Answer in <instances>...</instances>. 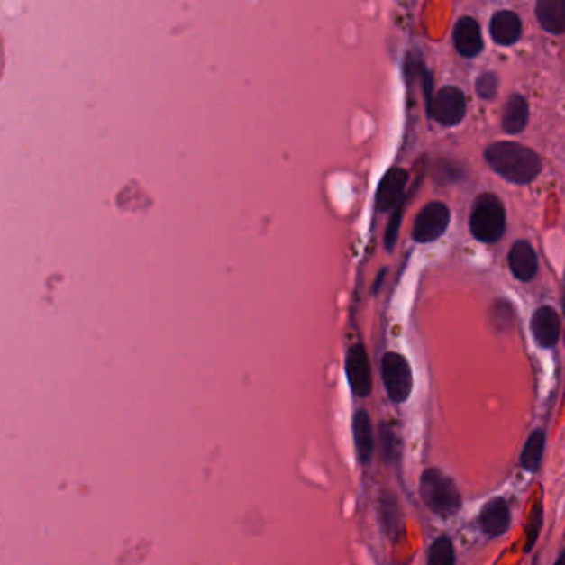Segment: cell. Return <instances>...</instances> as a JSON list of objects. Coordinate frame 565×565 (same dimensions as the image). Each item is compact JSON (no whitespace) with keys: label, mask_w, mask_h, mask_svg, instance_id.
I'll list each match as a JSON object with an SVG mask.
<instances>
[{"label":"cell","mask_w":565,"mask_h":565,"mask_svg":"<svg viewBox=\"0 0 565 565\" xmlns=\"http://www.w3.org/2000/svg\"><path fill=\"white\" fill-rule=\"evenodd\" d=\"M486 161L497 175L515 185L531 183L542 169L537 153L517 143L491 144L486 150Z\"/></svg>","instance_id":"cell-1"},{"label":"cell","mask_w":565,"mask_h":565,"mask_svg":"<svg viewBox=\"0 0 565 565\" xmlns=\"http://www.w3.org/2000/svg\"><path fill=\"white\" fill-rule=\"evenodd\" d=\"M423 503L440 517H451L461 509V494L448 474L436 468L426 469L420 481Z\"/></svg>","instance_id":"cell-2"},{"label":"cell","mask_w":565,"mask_h":565,"mask_svg":"<svg viewBox=\"0 0 565 565\" xmlns=\"http://www.w3.org/2000/svg\"><path fill=\"white\" fill-rule=\"evenodd\" d=\"M469 226L473 236L481 242L493 244L499 241L506 227V211L501 199L491 193L478 196L474 201Z\"/></svg>","instance_id":"cell-3"},{"label":"cell","mask_w":565,"mask_h":565,"mask_svg":"<svg viewBox=\"0 0 565 565\" xmlns=\"http://www.w3.org/2000/svg\"><path fill=\"white\" fill-rule=\"evenodd\" d=\"M381 378L387 393L395 403L410 398L413 390V373L410 363L400 353H387L381 360Z\"/></svg>","instance_id":"cell-4"},{"label":"cell","mask_w":565,"mask_h":565,"mask_svg":"<svg viewBox=\"0 0 565 565\" xmlns=\"http://www.w3.org/2000/svg\"><path fill=\"white\" fill-rule=\"evenodd\" d=\"M450 224V209L442 203L424 205L413 226V239L416 242H432L444 234Z\"/></svg>","instance_id":"cell-5"},{"label":"cell","mask_w":565,"mask_h":565,"mask_svg":"<svg viewBox=\"0 0 565 565\" xmlns=\"http://www.w3.org/2000/svg\"><path fill=\"white\" fill-rule=\"evenodd\" d=\"M345 373L349 378L350 388L357 396L365 398L370 395L371 385H373L370 360L363 345L357 343L350 347L347 359H345Z\"/></svg>","instance_id":"cell-6"},{"label":"cell","mask_w":565,"mask_h":565,"mask_svg":"<svg viewBox=\"0 0 565 565\" xmlns=\"http://www.w3.org/2000/svg\"><path fill=\"white\" fill-rule=\"evenodd\" d=\"M430 114L444 126L458 124L466 114V98L460 88L444 87L432 100Z\"/></svg>","instance_id":"cell-7"},{"label":"cell","mask_w":565,"mask_h":565,"mask_svg":"<svg viewBox=\"0 0 565 565\" xmlns=\"http://www.w3.org/2000/svg\"><path fill=\"white\" fill-rule=\"evenodd\" d=\"M408 181V173L403 168H391L381 178L377 191V207L381 213L398 207L403 203V193Z\"/></svg>","instance_id":"cell-8"},{"label":"cell","mask_w":565,"mask_h":565,"mask_svg":"<svg viewBox=\"0 0 565 565\" xmlns=\"http://www.w3.org/2000/svg\"><path fill=\"white\" fill-rule=\"evenodd\" d=\"M479 524L483 533L491 537H499L509 529L511 513H509V506L503 497H493L491 501L484 504L479 514Z\"/></svg>","instance_id":"cell-9"},{"label":"cell","mask_w":565,"mask_h":565,"mask_svg":"<svg viewBox=\"0 0 565 565\" xmlns=\"http://www.w3.org/2000/svg\"><path fill=\"white\" fill-rule=\"evenodd\" d=\"M353 442L357 458L361 464H369L375 451V438H373V426H371L370 415L365 410H359L353 415Z\"/></svg>","instance_id":"cell-10"},{"label":"cell","mask_w":565,"mask_h":565,"mask_svg":"<svg viewBox=\"0 0 565 565\" xmlns=\"http://www.w3.org/2000/svg\"><path fill=\"white\" fill-rule=\"evenodd\" d=\"M531 329L534 333V339L541 347H554L560 337V319L554 308L541 307L534 314Z\"/></svg>","instance_id":"cell-11"},{"label":"cell","mask_w":565,"mask_h":565,"mask_svg":"<svg viewBox=\"0 0 565 565\" xmlns=\"http://www.w3.org/2000/svg\"><path fill=\"white\" fill-rule=\"evenodd\" d=\"M454 45L462 57H476L483 50V35L478 22L462 17L454 27Z\"/></svg>","instance_id":"cell-12"},{"label":"cell","mask_w":565,"mask_h":565,"mask_svg":"<svg viewBox=\"0 0 565 565\" xmlns=\"http://www.w3.org/2000/svg\"><path fill=\"white\" fill-rule=\"evenodd\" d=\"M509 268L519 280H531L537 274V257L534 249L525 242L517 241L509 252Z\"/></svg>","instance_id":"cell-13"},{"label":"cell","mask_w":565,"mask_h":565,"mask_svg":"<svg viewBox=\"0 0 565 565\" xmlns=\"http://www.w3.org/2000/svg\"><path fill=\"white\" fill-rule=\"evenodd\" d=\"M523 33L521 19L511 11L497 12L491 21V35L499 45H513Z\"/></svg>","instance_id":"cell-14"},{"label":"cell","mask_w":565,"mask_h":565,"mask_svg":"<svg viewBox=\"0 0 565 565\" xmlns=\"http://www.w3.org/2000/svg\"><path fill=\"white\" fill-rule=\"evenodd\" d=\"M537 21L551 33L565 32V0H541L535 7Z\"/></svg>","instance_id":"cell-15"},{"label":"cell","mask_w":565,"mask_h":565,"mask_svg":"<svg viewBox=\"0 0 565 565\" xmlns=\"http://www.w3.org/2000/svg\"><path fill=\"white\" fill-rule=\"evenodd\" d=\"M527 118H529L527 100L521 95H513L504 108V132L509 134L521 133L527 124Z\"/></svg>","instance_id":"cell-16"},{"label":"cell","mask_w":565,"mask_h":565,"mask_svg":"<svg viewBox=\"0 0 565 565\" xmlns=\"http://www.w3.org/2000/svg\"><path fill=\"white\" fill-rule=\"evenodd\" d=\"M545 448V434L541 430H535L524 444V450L521 452V464L525 471L535 473L542 462V454Z\"/></svg>","instance_id":"cell-17"},{"label":"cell","mask_w":565,"mask_h":565,"mask_svg":"<svg viewBox=\"0 0 565 565\" xmlns=\"http://www.w3.org/2000/svg\"><path fill=\"white\" fill-rule=\"evenodd\" d=\"M381 524L390 537H396L401 531V511L393 494H383L380 501Z\"/></svg>","instance_id":"cell-18"},{"label":"cell","mask_w":565,"mask_h":565,"mask_svg":"<svg viewBox=\"0 0 565 565\" xmlns=\"http://www.w3.org/2000/svg\"><path fill=\"white\" fill-rule=\"evenodd\" d=\"M428 565H454V549L448 537H438L428 555Z\"/></svg>","instance_id":"cell-19"},{"label":"cell","mask_w":565,"mask_h":565,"mask_svg":"<svg viewBox=\"0 0 565 565\" xmlns=\"http://www.w3.org/2000/svg\"><path fill=\"white\" fill-rule=\"evenodd\" d=\"M542 525V504L541 501L535 504L531 517H529V525H527V542H525V552H531V549L534 547L539 537V531Z\"/></svg>","instance_id":"cell-20"},{"label":"cell","mask_w":565,"mask_h":565,"mask_svg":"<svg viewBox=\"0 0 565 565\" xmlns=\"http://www.w3.org/2000/svg\"><path fill=\"white\" fill-rule=\"evenodd\" d=\"M497 85H499V82H497V77H496L494 73H483V75L478 78L476 90H478L479 96L484 98V100H491V98H494L496 92H497Z\"/></svg>","instance_id":"cell-21"},{"label":"cell","mask_w":565,"mask_h":565,"mask_svg":"<svg viewBox=\"0 0 565 565\" xmlns=\"http://www.w3.org/2000/svg\"><path fill=\"white\" fill-rule=\"evenodd\" d=\"M381 448H383V456L387 461L393 460L395 456V434L391 433V430H385L381 432Z\"/></svg>","instance_id":"cell-22"},{"label":"cell","mask_w":565,"mask_h":565,"mask_svg":"<svg viewBox=\"0 0 565 565\" xmlns=\"http://www.w3.org/2000/svg\"><path fill=\"white\" fill-rule=\"evenodd\" d=\"M555 565H565V551L564 552H562V554H560V557L557 559V562H555Z\"/></svg>","instance_id":"cell-23"},{"label":"cell","mask_w":565,"mask_h":565,"mask_svg":"<svg viewBox=\"0 0 565 565\" xmlns=\"http://www.w3.org/2000/svg\"><path fill=\"white\" fill-rule=\"evenodd\" d=\"M564 312H565V294H564Z\"/></svg>","instance_id":"cell-24"}]
</instances>
